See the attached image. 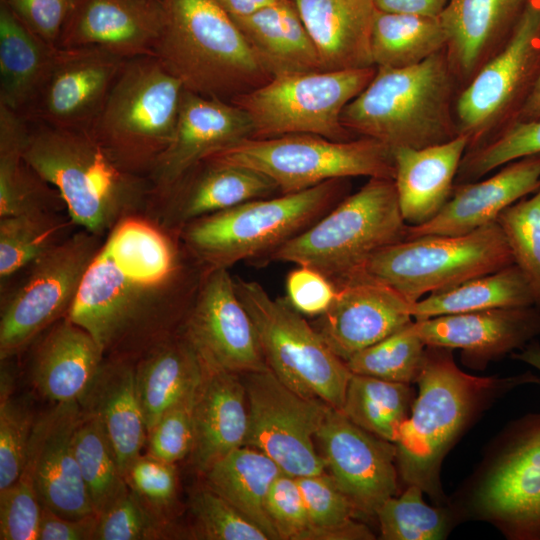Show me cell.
Wrapping results in <instances>:
<instances>
[{"label": "cell", "instance_id": "cell-1", "mask_svg": "<svg viewBox=\"0 0 540 540\" xmlns=\"http://www.w3.org/2000/svg\"><path fill=\"white\" fill-rule=\"evenodd\" d=\"M416 383L411 413L394 443L397 470L406 486L416 485L444 504L440 470L452 446L493 400L520 385L540 384V378L531 372L505 378L470 375L456 365L452 349L427 346Z\"/></svg>", "mask_w": 540, "mask_h": 540}, {"label": "cell", "instance_id": "cell-2", "mask_svg": "<svg viewBox=\"0 0 540 540\" xmlns=\"http://www.w3.org/2000/svg\"><path fill=\"white\" fill-rule=\"evenodd\" d=\"M175 270L169 240L139 219L119 221L90 262L67 318L107 350L141 317Z\"/></svg>", "mask_w": 540, "mask_h": 540}, {"label": "cell", "instance_id": "cell-3", "mask_svg": "<svg viewBox=\"0 0 540 540\" xmlns=\"http://www.w3.org/2000/svg\"><path fill=\"white\" fill-rule=\"evenodd\" d=\"M366 88L346 105L342 125L355 137L390 148H423L458 135V80L446 50L405 68L376 67Z\"/></svg>", "mask_w": 540, "mask_h": 540}, {"label": "cell", "instance_id": "cell-4", "mask_svg": "<svg viewBox=\"0 0 540 540\" xmlns=\"http://www.w3.org/2000/svg\"><path fill=\"white\" fill-rule=\"evenodd\" d=\"M24 157L57 191L71 220L90 233L110 228L152 186L123 166L89 129L29 122Z\"/></svg>", "mask_w": 540, "mask_h": 540}, {"label": "cell", "instance_id": "cell-5", "mask_svg": "<svg viewBox=\"0 0 540 540\" xmlns=\"http://www.w3.org/2000/svg\"><path fill=\"white\" fill-rule=\"evenodd\" d=\"M165 23L155 56L184 89L231 102L272 76L216 0H162Z\"/></svg>", "mask_w": 540, "mask_h": 540}, {"label": "cell", "instance_id": "cell-6", "mask_svg": "<svg viewBox=\"0 0 540 540\" xmlns=\"http://www.w3.org/2000/svg\"><path fill=\"white\" fill-rule=\"evenodd\" d=\"M348 178L303 191L248 201L185 225L183 240L208 271L265 259L348 194Z\"/></svg>", "mask_w": 540, "mask_h": 540}, {"label": "cell", "instance_id": "cell-7", "mask_svg": "<svg viewBox=\"0 0 540 540\" xmlns=\"http://www.w3.org/2000/svg\"><path fill=\"white\" fill-rule=\"evenodd\" d=\"M406 227L394 180L369 178L264 262L308 266L338 286L357 275L377 251L405 239Z\"/></svg>", "mask_w": 540, "mask_h": 540}, {"label": "cell", "instance_id": "cell-8", "mask_svg": "<svg viewBox=\"0 0 540 540\" xmlns=\"http://www.w3.org/2000/svg\"><path fill=\"white\" fill-rule=\"evenodd\" d=\"M183 92L156 56L128 59L89 130L127 169L149 175L174 135Z\"/></svg>", "mask_w": 540, "mask_h": 540}, {"label": "cell", "instance_id": "cell-9", "mask_svg": "<svg viewBox=\"0 0 540 540\" xmlns=\"http://www.w3.org/2000/svg\"><path fill=\"white\" fill-rule=\"evenodd\" d=\"M203 162L255 170L271 179L281 194L350 177L394 179L393 149L377 140L357 137L331 140L314 134L246 138Z\"/></svg>", "mask_w": 540, "mask_h": 540}, {"label": "cell", "instance_id": "cell-10", "mask_svg": "<svg viewBox=\"0 0 540 540\" xmlns=\"http://www.w3.org/2000/svg\"><path fill=\"white\" fill-rule=\"evenodd\" d=\"M511 264L510 247L494 222L461 235L403 239L373 254L358 274L384 283L413 304Z\"/></svg>", "mask_w": 540, "mask_h": 540}, {"label": "cell", "instance_id": "cell-11", "mask_svg": "<svg viewBox=\"0 0 540 540\" xmlns=\"http://www.w3.org/2000/svg\"><path fill=\"white\" fill-rule=\"evenodd\" d=\"M234 283L268 368L295 392L340 410L352 375L346 363L286 299L272 298L256 281Z\"/></svg>", "mask_w": 540, "mask_h": 540}, {"label": "cell", "instance_id": "cell-12", "mask_svg": "<svg viewBox=\"0 0 540 540\" xmlns=\"http://www.w3.org/2000/svg\"><path fill=\"white\" fill-rule=\"evenodd\" d=\"M461 498L457 514L490 522L511 540H540V413L509 425Z\"/></svg>", "mask_w": 540, "mask_h": 540}, {"label": "cell", "instance_id": "cell-13", "mask_svg": "<svg viewBox=\"0 0 540 540\" xmlns=\"http://www.w3.org/2000/svg\"><path fill=\"white\" fill-rule=\"evenodd\" d=\"M376 66L293 73L238 95L231 103L251 120L250 138L314 134L336 141L355 137L341 123V114L376 74Z\"/></svg>", "mask_w": 540, "mask_h": 540}, {"label": "cell", "instance_id": "cell-14", "mask_svg": "<svg viewBox=\"0 0 540 540\" xmlns=\"http://www.w3.org/2000/svg\"><path fill=\"white\" fill-rule=\"evenodd\" d=\"M540 71V4L526 2L502 49L457 95L458 134L473 148L514 123Z\"/></svg>", "mask_w": 540, "mask_h": 540}, {"label": "cell", "instance_id": "cell-15", "mask_svg": "<svg viewBox=\"0 0 540 540\" xmlns=\"http://www.w3.org/2000/svg\"><path fill=\"white\" fill-rule=\"evenodd\" d=\"M244 376L249 408L245 446L296 477L325 472L314 440L331 406L295 392L269 368Z\"/></svg>", "mask_w": 540, "mask_h": 540}, {"label": "cell", "instance_id": "cell-16", "mask_svg": "<svg viewBox=\"0 0 540 540\" xmlns=\"http://www.w3.org/2000/svg\"><path fill=\"white\" fill-rule=\"evenodd\" d=\"M98 250L92 235L78 233L31 264L28 276L1 311V360L20 352L45 328L67 315Z\"/></svg>", "mask_w": 540, "mask_h": 540}, {"label": "cell", "instance_id": "cell-17", "mask_svg": "<svg viewBox=\"0 0 540 540\" xmlns=\"http://www.w3.org/2000/svg\"><path fill=\"white\" fill-rule=\"evenodd\" d=\"M126 61L99 47H56L23 117L57 129H90Z\"/></svg>", "mask_w": 540, "mask_h": 540}, {"label": "cell", "instance_id": "cell-18", "mask_svg": "<svg viewBox=\"0 0 540 540\" xmlns=\"http://www.w3.org/2000/svg\"><path fill=\"white\" fill-rule=\"evenodd\" d=\"M315 440L326 472L350 500L358 515L376 516L398 494L396 446L353 423L330 407Z\"/></svg>", "mask_w": 540, "mask_h": 540}, {"label": "cell", "instance_id": "cell-19", "mask_svg": "<svg viewBox=\"0 0 540 540\" xmlns=\"http://www.w3.org/2000/svg\"><path fill=\"white\" fill-rule=\"evenodd\" d=\"M185 338L208 368L238 375L268 369L228 269L207 271L186 322Z\"/></svg>", "mask_w": 540, "mask_h": 540}, {"label": "cell", "instance_id": "cell-20", "mask_svg": "<svg viewBox=\"0 0 540 540\" xmlns=\"http://www.w3.org/2000/svg\"><path fill=\"white\" fill-rule=\"evenodd\" d=\"M252 131L240 107L184 89L174 135L149 174L152 187L166 195L209 156L250 138Z\"/></svg>", "mask_w": 540, "mask_h": 540}, {"label": "cell", "instance_id": "cell-21", "mask_svg": "<svg viewBox=\"0 0 540 540\" xmlns=\"http://www.w3.org/2000/svg\"><path fill=\"white\" fill-rule=\"evenodd\" d=\"M336 287L331 306L312 326L344 362L413 321L412 303L367 275L357 274Z\"/></svg>", "mask_w": 540, "mask_h": 540}, {"label": "cell", "instance_id": "cell-22", "mask_svg": "<svg viewBox=\"0 0 540 540\" xmlns=\"http://www.w3.org/2000/svg\"><path fill=\"white\" fill-rule=\"evenodd\" d=\"M79 402L56 403L35 420L26 464L41 505L66 518L96 514L74 449Z\"/></svg>", "mask_w": 540, "mask_h": 540}, {"label": "cell", "instance_id": "cell-23", "mask_svg": "<svg viewBox=\"0 0 540 540\" xmlns=\"http://www.w3.org/2000/svg\"><path fill=\"white\" fill-rule=\"evenodd\" d=\"M411 327L426 346L459 349L466 365L484 369L540 335V309L533 305L448 314L413 320Z\"/></svg>", "mask_w": 540, "mask_h": 540}, {"label": "cell", "instance_id": "cell-24", "mask_svg": "<svg viewBox=\"0 0 540 540\" xmlns=\"http://www.w3.org/2000/svg\"><path fill=\"white\" fill-rule=\"evenodd\" d=\"M164 23L162 0H77L57 47H99L126 60L155 56Z\"/></svg>", "mask_w": 540, "mask_h": 540}, {"label": "cell", "instance_id": "cell-25", "mask_svg": "<svg viewBox=\"0 0 540 540\" xmlns=\"http://www.w3.org/2000/svg\"><path fill=\"white\" fill-rule=\"evenodd\" d=\"M539 188L540 154L514 160L485 180L455 183L450 198L432 219L407 225L405 239L472 232L496 222L503 210Z\"/></svg>", "mask_w": 540, "mask_h": 540}, {"label": "cell", "instance_id": "cell-26", "mask_svg": "<svg viewBox=\"0 0 540 540\" xmlns=\"http://www.w3.org/2000/svg\"><path fill=\"white\" fill-rule=\"evenodd\" d=\"M525 0H449L438 16L458 82L467 84L511 36Z\"/></svg>", "mask_w": 540, "mask_h": 540}, {"label": "cell", "instance_id": "cell-27", "mask_svg": "<svg viewBox=\"0 0 540 540\" xmlns=\"http://www.w3.org/2000/svg\"><path fill=\"white\" fill-rule=\"evenodd\" d=\"M469 138L453 139L423 148L393 149L394 184L402 216L417 226L432 219L450 198Z\"/></svg>", "mask_w": 540, "mask_h": 540}, {"label": "cell", "instance_id": "cell-28", "mask_svg": "<svg viewBox=\"0 0 540 540\" xmlns=\"http://www.w3.org/2000/svg\"><path fill=\"white\" fill-rule=\"evenodd\" d=\"M248 428L244 381L238 374L204 365L194 407L191 456L196 468L205 473L216 461L245 446Z\"/></svg>", "mask_w": 540, "mask_h": 540}, {"label": "cell", "instance_id": "cell-29", "mask_svg": "<svg viewBox=\"0 0 540 540\" xmlns=\"http://www.w3.org/2000/svg\"><path fill=\"white\" fill-rule=\"evenodd\" d=\"M323 70L374 66L371 32L375 0H293Z\"/></svg>", "mask_w": 540, "mask_h": 540}, {"label": "cell", "instance_id": "cell-30", "mask_svg": "<svg viewBox=\"0 0 540 540\" xmlns=\"http://www.w3.org/2000/svg\"><path fill=\"white\" fill-rule=\"evenodd\" d=\"M103 353L88 332L66 317L40 343L32 381L55 403L79 402L103 365Z\"/></svg>", "mask_w": 540, "mask_h": 540}, {"label": "cell", "instance_id": "cell-31", "mask_svg": "<svg viewBox=\"0 0 540 540\" xmlns=\"http://www.w3.org/2000/svg\"><path fill=\"white\" fill-rule=\"evenodd\" d=\"M79 404L101 425L125 476L140 456L147 433L136 369L125 364L102 365Z\"/></svg>", "mask_w": 540, "mask_h": 540}, {"label": "cell", "instance_id": "cell-32", "mask_svg": "<svg viewBox=\"0 0 540 540\" xmlns=\"http://www.w3.org/2000/svg\"><path fill=\"white\" fill-rule=\"evenodd\" d=\"M232 20L272 77L324 71L308 31L288 0Z\"/></svg>", "mask_w": 540, "mask_h": 540}, {"label": "cell", "instance_id": "cell-33", "mask_svg": "<svg viewBox=\"0 0 540 540\" xmlns=\"http://www.w3.org/2000/svg\"><path fill=\"white\" fill-rule=\"evenodd\" d=\"M276 191V184L255 170L202 162L166 195L172 197L178 219L187 224Z\"/></svg>", "mask_w": 540, "mask_h": 540}, {"label": "cell", "instance_id": "cell-34", "mask_svg": "<svg viewBox=\"0 0 540 540\" xmlns=\"http://www.w3.org/2000/svg\"><path fill=\"white\" fill-rule=\"evenodd\" d=\"M56 47L29 29L0 0V104L24 116Z\"/></svg>", "mask_w": 540, "mask_h": 540}, {"label": "cell", "instance_id": "cell-35", "mask_svg": "<svg viewBox=\"0 0 540 540\" xmlns=\"http://www.w3.org/2000/svg\"><path fill=\"white\" fill-rule=\"evenodd\" d=\"M281 468L263 452L240 447L216 461L206 472L207 487L221 495L270 538L278 539L266 503Z\"/></svg>", "mask_w": 540, "mask_h": 540}, {"label": "cell", "instance_id": "cell-36", "mask_svg": "<svg viewBox=\"0 0 540 540\" xmlns=\"http://www.w3.org/2000/svg\"><path fill=\"white\" fill-rule=\"evenodd\" d=\"M204 365L184 337L152 352L136 369L147 433L171 407L198 387Z\"/></svg>", "mask_w": 540, "mask_h": 540}, {"label": "cell", "instance_id": "cell-37", "mask_svg": "<svg viewBox=\"0 0 540 540\" xmlns=\"http://www.w3.org/2000/svg\"><path fill=\"white\" fill-rule=\"evenodd\" d=\"M534 300L520 269L511 264L432 293L411 305L414 320L494 308L533 306Z\"/></svg>", "mask_w": 540, "mask_h": 540}, {"label": "cell", "instance_id": "cell-38", "mask_svg": "<svg viewBox=\"0 0 540 540\" xmlns=\"http://www.w3.org/2000/svg\"><path fill=\"white\" fill-rule=\"evenodd\" d=\"M28 121L0 104V216L8 217L44 210V203L55 194L28 164L24 149Z\"/></svg>", "mask_w": 540, "mask_h": 540}, {"label": "cell", "instance_id": "cell-39", "mask_svg": "<svg viewBox=\"0 0 540 540\" xmlns=\"http://www.w3.org/2000/svg\"><path fill=\"white\" fill-rule=\"evenodd\" d=\"M447 34L439 17L413 13H375L371 32L374 66L405 68L446 49Z\"/></svg>", "mask_w": 540, "mask_h": 540}, {"label": "cell", "instance_id": "cell-40", "mask_svg": "<svg viewBox=\"0 0 540 540\" xmlns=\"http://www.w3.org/2000/svg\"><path fill=\"white\" fill-rule=\"evenodd\" d=\"M415 398L411 384L352 374L340 410L359 427L395 443Z\"/></svg>", "mask_w": 540, "mask_h": 540}, {"label": "cell", "instance_id": "cell-41", "mask_svg": "<svg viewBox=\"0 0 540 540\" xmlns=\"http://www.w3.org/2000/svg\"><path fill=\"white\" fill-rule=\"evenodd\" d=\"M73 442L92 507L100 515L128 492V484L101 425L82 409Z\"/></svg>", "mask_w": 540, "mask_h": 540}, {"label": "cell", "instance_id": "cell-42", "mask_svg": "<svg viewBox=\"0 0 540 540\" xmlns=\"http://www.w3.org/2000/svg\"><path fill=\"white\" fill-rule=\"evenodd\" d=\"M310 526L301 540H371L374 534L356 520V509L325 471L297 477Z\"/></svg>", "mask_w": 540, "mask_h": 540}, {"label": "cell", "instance_id": "cell-43", "mask_svg": "<svg viewBox=\"0 0 540 540\" xmlns=\"http://www.w3.org/2000/svg\"><path fill=\"white\" fill-rule=\"evenodd\" d=\"M424 491L408 485L404 491L387 499L376 513L381 539L440 540L447 537L455 512L444 506H430Z\"/></svg>", "mask_w": 540, "mask_h": 540}, {"label": "cell", "instance_id": "cell-44", "mask_svg": "<svg viewBox=\"0 0 540 540\" xmlns=\"http://www.w3.org/2000/svg\"><path fill=\"white\" fill-rule=\"evenodd\" d=\"M411 323L351 356L345 362L350 372L391 382L416 383L427 346Z\"/></svg>", "mask_w": 540, "mask_h": 540}, {"label": "cell", "instance_id": "cell-45", "mask_svg": "<svg viewBox=\"0 0 540 540\" xmlns=\"http://www.w3.org/2000/svg\"><path fill=\"white\" fill-rule=\"evenodd\" d=\"M45 210L1 218L0 277L5 281L53 248L64 226Z\"/></svg>", "mask_w": 540, "mask_h": 540}, {"label": "cell", "instance_id": "cell-46", "mask_svg": "<svg viewBox=\"0 0 540 540\" xmlns=\"http://www.w3.org/2000/svg\"><path fill=\"white\" fill-rule=\"evenodd\" d=\"M496 222L540 309V188L503 210Z\"/></svg>", "mask_w": 540, "mask_h": 540}, {"label": "cell", "instance_id": "cell-47", "mask_svg": "<svg viewBox=\"0 0 540 540\" xmlns=\"http://www.w3.org/2000/svg\"><path fill=\"white\" fill-rule=\"evenodd\" d=\"M536 154H540V120L514 122L466 150L456 183L479 180L507 163Z\"/></svg>", "mask_w": 540, "mask_h": 540}, {"label": "cell", "instance_id": "cell-48", "mask_svg": "<svg viewBox=\"0 0 540 540\" xmlns=\"http://www.w3.org/2000/svg\"><path fill=\"white\" fill-rule=\"evenodd\" d=\"M191 509L202 538L207 540H270L236 507L210 488L197 491Z\"/></svg>", "mask_w": 540, "mask_h": 540}, {"label": "cell", "instance_id": "cell-49", "mask_svg": "<svg viewBox=\"0 0 540 540\" xmlns=\"http://www.w3.org/2000/svg\"><path fill=\"white\" fill-rule=\"evenodd\" d=\"M0 490L21 475L27 460L35 419L25 403L0 397Z\"/></svg>", "mask_w": 540, "mask_h": 540}, {"label": "cell", "instance_id": "cell-50", "mask_svg": "<svg viewBox=\"0 0 540 540\" xmlns=\"http://www.w3.org/2000/svg\"><path fill=\"white\" fill-rule=\"evenodd\" d=\"M42 505L33 478L25 470L0 490V539L38 540Z\"/></svg>", "mask_w": 540, "mask_h": 540}, {"label": "cell", "instance_id": "cell-51", "mask_svg": "<svg viewBox=\"0 0 540 540\" xmlns=\"http://www.w3.org/2000/svg\"><path fill=\"white\" fill-rule=\"evenodd\" d=\"M160 531V522L148 504L134 491L128 490L99 515L94 539H156Z\"/></svg>", "mask_w": 540, "mask_h": 540}, {"label": "cell", "instance_id": "cell-52", "mask_svg": "<svg viewBox=\"0 0 540 540\" xmlns=\"http://www.w3.org/2000/svg\"><path fill=\"white\" fill-rule=\"evenodd\" d=\"M198 387L165 412L148 433L149 455L175 464L191 454Z\"/></svg>", "mask_w": 540, "mask_h": 540}, {"label": "cell", "instance_id": "cell-53", "mask_svg": "<svg viewBox=\"0 0 540 540\" xmlns=\"http://www.w3.org/2000/svg\"><path fill=\"white\" fill-rule=\"evenodd\" d=\"M266 509L278 540H301L310 526L296 476L282 472L274 480Z\"/></svg>", "mask_w": 540, "mask_h": 540}, {"label": "cell", "instance_id": "cell-54", "mask_svg": "<svg viewBox=\"0 0 540 540\" xmlns=\"http://www.w3.org/2000/svg\"><path fill=\"white\" fill-rule=\"evenodd\" d=\"M128 486L147 504L163 508L172 503L177 490V473L173 463L154 456H139L127 469Z\"/></svg>", "mask_w": 540, "mask_h": 540}, {"label": "cell", "instance_id": "cell-55", "mask_svg": "<svg viewBox=\"0 0 540 540\" xmlns=\"http://www.w3.org/2000/svg\"><path fill=\"white\" fill-rule=\"evenodd\" d=\"M287 302L302 315L325 313L337 294L335 284L319 271L298 265L286 277Z\"/></svg>", "mask_w": 540, "mask_h": 540}, {"label": "cell", "instance_id": "cell-56", "mask_svg": "<svg viewBox=\"0 0 540 540\" xmlns=\"http://www.w3.org/2000/svg\"><path fill=\"white\" fill-rule=\"evenodd\" d=\"M15 15L35 34L53 47L77 0H4Z\"/></svg>", "mask_w": 540, "mask_h": 540}, {"label": "cell", "instance_id": "cell-57", "mask_svg": "<svg viewBox=\"0 0 540 540\" xmlns=\"http://www.w3.org/2000/svg\"><path fill=\"white\" fill-rule=\"evenodd\" d=\"M98 522V514L66 518L42 505L38 540H91Z\"/></svg>", "mask_w": 540, "mask_h": 540}, {"label": "cell", "instance_id": "cell-58", "mask_svg": "<svg viewBox=\"0 0 540 540\" xmlns=\"http://www.w3.org/2000/svg\"><path fill=\"white\" fill-rule=\"evenodd\" d=\"M449 0H375L378 10L438 17Z\"/></svg>", "mask_w": 540, "mask_h": 540}, {"label": "cell", "instance_id": "cell-59", "mask_svg": "<svg viewBox=\"0 0 540 540\" xmlns=\"http://www.w3.org/2000/svg\"><path fill=\"white\" fill-rule=\"evenodd\" d=\"M282 0H216L231 19L250 16Z\"/></svg>", "mask_w": 540, "mask_h": 540}, {"label": "cell", "instance_id": "cell-60", "mask_svg": "<svg viewBox=\"0 0 540 540\" xmlns=\"http://www.w3.org/2000/svg\"><path fill=\"white\" fill-rule=\"evenodd\" d=\"M540 120V71L534 86L515 122Z\"/></svg>", "mask_w": 540, "mask_h": 540}, {"label": "cell", "instance_id": "cell-61", "mask_svg": "<svg viewBox=\"0 0 540 540\" xmlns=\"http://www.w3.org/2000/svg\"><path fill=\"white\" fill-rule=\"evenodd\" d=\"M512 358L525 362L540 371V344L531 341L520 353H513Z\"/></svg>", "mask_w": 540, "mask_h": 540}, {"label": "cell", "instance_id": "cell-62", "mask_svg": "<svg viewBox=\"0 0 540 540\" xmlns=\"http://www.w3.org/2000/svg\"><path fill=\"white\" fill-rule=\"evenodd\" d=\"M526 2H534V3H539L540 4V0H525Z\"/></svg>", "mask_w": 540, "mask_h": 540}]
</instances>
